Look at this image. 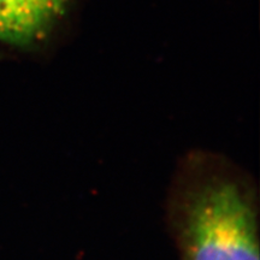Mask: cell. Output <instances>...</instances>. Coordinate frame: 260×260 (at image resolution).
Returning a JSON list of instances; mask_svg holds the SVG:
<instances>
[{
	"label": "cell",
	"instance_id": "6da1fadb",
	"mask_svg": "<svg viewBox=\"0 0 260 260\" xmlns=\"http://www.w3.org/2000/svg\"><path fill=\"white\" fill-rule=\"evenodd\" d=\"M254 211L230 182L201 191L187 217L188 260H259Z\"/></svg>",
	"mask_w": 260,
	"mask_h": 260
},
{
	"label": "cell",
	"instance_id": "7a4b0ae2",
	"mask_svg": "<svg viewBox=\"0 0 260 260\" xmlns=\"http://www.w3.org/2000/svg\"><path fill=\"white\" fill-rule=\"evenodd\" d=\"M69 0H0V40L28 45L46 32Z\"/></svg>",
	"mask_w": 260,
	"mask_h": 260
}]
</instances>
